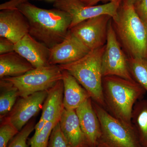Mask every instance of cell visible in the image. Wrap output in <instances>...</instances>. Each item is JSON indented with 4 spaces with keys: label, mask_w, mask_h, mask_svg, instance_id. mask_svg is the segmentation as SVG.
Listing matches in <instances>:
<instances>
[{
    "label": "cell",
    "mask_w": 147,
    "mask_h": 147,
    "mask_svg": "<svg viewBox=\"0 0 147 147\" xmlns=\"http://www.w3.org/2000/svg\"><path fill=\"white\" fill-rule=\"evenodd\" d=\"M59 122L58 121L48 122L41 131L38 133H34L29 140L30 147H48L52 130Z\"/></svg>",
    "instance_id": "cell-22"
},
{
    "label": "cell",
    "mask_w": 147,
    "mask_h": 147,
    "mask_svg": "<svg viewBox=\"0 0 147 147\" xmlns=\"http://www.w3.org/2000/svg\"><path fill=\"white\" fill-rule=\"evenodd\" d=\"M3 79V78H2ZM18 90L20 97L48 90L62 79V70L59 65L34 68L17 77L4 78Z\"/></svg>",
    "instance_id": "cell-6"
},
{
    "label": "cell",
    "mask_w": 147,
    "mask_h": 147,
    "mask_svg": "<svg viewBox=\"0 0 147 147\" xmlns=\"http://www.w3.org/2000/svg\"><path fill=\"white\" fill-rule=\"evenodd\" d=\"M65 109L76 110L85 100L91 97L86 90L68 71L62 70Z\"/></svg>",
    "instance_id": "cell-17"
},
{
    "label": "cell",
    "mask_w": 147,
    "mask_h": 147,
    "mask_svg": "<svg viewBox=\"0 0 147 147\" xmlns=\"http://www.w3.org/2000/svg\"><path fill=\"white\" fill-rule=\"evenodd\" d=\"M59 123L64 136L71 147H87L75 110L64 109Z\"/></svg>",
    "instance_id": "cell-16"
},
{
    "label": "cell",
    "mask_w": 147,
    "mask_h": 147,
    "mask_svg": "<svg viewBox=\"0 0 147 147\" xmlns=\"http://www.w3.org/2000/svg\"><path fill=\"white\" fill-rule=\"evenodd\" d=\"M134 6L136 13L147 26V0H138Z\"/></svg>",
    "instance_id": "cell-26"
},
{
    "label": "cell",
    "mask_w": 147,
    "mask_h": 147,
    "mask_svg": "<svg viewBox=\"0 0 147 147\" xmlns=\"http://www.w3.org/2000/svg\"><path fill=\"white\" fill-rule=\"evenodd\" d=\"M112 19L109 15H100L81 22L69 31L90 51L105 45Z\"/></svg>",
    "instance_id": "cell-9"
},
{
    "label": "cell",
    "mask_w": 147,
    "mask_h": 147,
    "mask_svg": "<svg viewBox=\"0 0 147 147\" xmlns=\"http://www.w3.org/2000/svg\"><path fill=\"white\" fill-rule=\"evenodd\" d=\"M0 117L1 120L10 113L19 96L18 90L5 79H1Z\"/></svg>",
    "instance_id": "cell-20"
},
{
    "label": "cell",
    "mask_w": 147,
    "mask_h": 147,
    "mask_svg": "<svg viewBox=\"0 0 147 147\" xmlns=\"http://www.w3.org/2000/svg\"><path fill=\"white\" fill-rule=\"evenodd\" d=\"M75 111L87 147H98L101 136V127L91 98L85 100Z\"/></svg>",
    "instance_id": "cell-12"
},
{
    "label": "cell",
    "mask_w": 147,
    "mask_h": 147,
    "mask_svg": "<svg viewBox=\"0 0 147 147\" xmlns=\"http://www.w3.org/2000/svg\"><path fill=\"white\" fill-rule=\"evenodd\" d=\"M0 127V147H7L19 131L14 125L6 120H2Z\"/></svg>",
    "instance_id": "cell-24"
},
{
    "label": "cell",
    "mask_w": 147,
    "mask_h": 147,
    "mask_svg": "<svg viewBox=\"0 0 147 147\" xmlns=\"http://www.w3.org/2000/svg\"><path fill=\"white\" fill-rule=\"evenodd\" d=\"M28 21L18 9L0 11V37L10 40L14 44L29 33Z\"/></svg>",
    "instance_id": "cell-13"
},
{
    "label": "cell",
    "mask_w": 147,
    "mask_h": 147,
    "mask_svg": "<svg viewBox=\"0 0 147 147\" xmlns=\"http://www.w3.org/2000/svg\"><path fill=\"white\" fill-rule=\"evenodd\" d=\"M48 147H71L61 130L59 122L52 130Z\"/></svg>",
    "instance_id": "cell-25"
},
{
    "label": "cell",
    "mask_w": 147,
    "mask_h": 147,
    "mask_svg": "<svg viewBox=\"0 0 147 147\" xmlns=\"http://www.w3.org/2000/svg\"><path fill=\"white\" fill-rule=\"evenodd\" d=\"M92 104L101 127L98 147H142L133 127L125 124L93 100Z\"/></svg>",
    "instance_id": "cell-5"
},
{
    "label": "cell",
    "mask_w": 147,
    "mask_h": 147,
    "mask_svg": "<svg viewBox=\"0 0 147 147\" xmlns=\"http://www.w3.org/2000/svg\"><path fill=\"white\" fill-rule=\"evenodd\" d=\"M15 44L6 38L0 37V55L6 54L14 51Z\"/></svg>",
    "instance_id": "cell-27"
},
{
    "label": "cell",
    "mask_w": 147,
    "mask_h": 147,
    "mask_svg": "<svg viewBox=\"0 0 147 147\" xmlns=\"http://www.w3.org/2000/svg\"><path fill=\"white\" fill-rule=\"evenodd\" d=\"M34 121H30L10 141L7 147H28L27 139L32 131L34 130Z\"/></svg>",
    "instance_id": "cell-23"
},
{
    "label": "cell",
    "mask_w": 147,
    "mask_h": 147,
    "mask_svg": "<svg viewBox=\"0 0 147 147\" xmlns=\"http://www.w3.org/2000/svg\"><path fill=\"white\" fill-rule=\"evenodd\" d=\"M14 51L26 59L34 68L50 65V48L29 34L15 43Z\"/></svg>",
    "instance_id": "cell-14"
},
{
    "label": "cell",
    "mask_w": 147,
    "mask_h": 147,
    "mask_svg": "<svg viewBox=\"0 0 147 147\" xmlns=\"http://www.w3.org/2000/svg\"><path fill=\"white\" fill-rule=\"evenodd\" d=\"M17 9L28 21L29 34L50 49L61 42L69 31L71 17L63 11L40 8L28 0L21 3Z\"/></svg>",
    "instance_id": "cell-1"
},
{
    "label": "cell",
    "mask_w": 147,
    "mask_h": 147,
    "mask_svg": "<svg viewBox=\"0 0 147 147\" xmlns=\"http://www.w3.org/2000/svg\"><path fill=\"white\" fill-rule=\"evenodd\" d=\"M128 63L132 78L147 92V59L129 57Z\"/></svg>",
    "instance_id": "cell-21"
},
{
    "label": "cell",
    "mask_w": 147,
    "mask_h": 147,
    "mask_svg": "<svg viewBox=\"0 0 147 147\" xmlns=\"http://www.w3.org/2000/svg\"><path fill=\"white\" fill-rule=\"evenodd\" d=\"M113 26L129 57L147 59V26L136 13L133 5L123 0Z\"/></svg>",
    "instance_id": "cell-3"
},
{
    "label": "cell",
    "mask_w": 147,
    "mask_h": 147,
    "mask_svg": "<svg viewBox=\"0 0 147 147\" xmlns=\"http://www.w3.org/2000/svg\"><path fill=\"white\" fill-rule=\"evenodd\" d=\"M80 1H82L84 2V3L86 2V1L88 0H80Z\"/></svg>",
    "instance_id": "cell-32"
},
{
    "label": "cell",
    "mask_w": 147,
    "mask_h": 147,
    "mask_svg": "<svg viewBox=\"0 0 147 147\" xmlns=\"http://www.w3.org/2000/svg\"><path fill=\"white\" fill-rule=\"evenodd\" d=\"M47 122L43 121L41 119H40L39 121L35 125L34 130L35 133H38L44 128V126H45V124Z\"/></svg>",
    "instance_id": "cell-29"
},
{
    "label": "cell",
    "mask_w": 147,
    "mask_h": 147,
    "mask_svg": "<svg viewBox=\"0 0 147 147\" xmlns=\"http://www.w3.org/2000/svg\"><path fill=\"white\" fill-rule=\"evenodd\" d=\"M25 0H10L8 2L1 4L0 5L1 10L5 9H17L20 4Z\"/></svg>",
    "instance_id": "cell-28"
},
{
    "label": "cell",
    "mask_w": 147,
    "mask_h": 147,
    "mask_svg": "<svg viewBox=\"0 0 147 147\" xmlns=\"http://www.w3.org/2000/svg\"><path fill=\"white\" fill-rule=\"evenodd\" d=\"M113 26L111 20L108 25L107 41L102 57V76L103 77L117 76L134 81L129 71L128 59L121 48Z\"/></svg>",
    "instance_id": "cell-8"
},
{
    "label": "cell",
    "mask_w": 147,
    "mask_h": 147,
    "mask_svg": "<svg viewBox=\"0 0 147 147\" xmlns=\"http://www.w3.org/2000/svg\"><path fill=\"white\" fill-rule=\"evenodd\" d=\"M90 51L69 30L65 38L50 49V65L71 63L80 59Z\"/></svg>",
    "instance_id": "cell-11"
},
{
    "label": "cell",
    "mask_w": 147,
    "mask_h": 147,
    "mask_svg": "<svg viewBox=\"0 0 147 147\" xmlns=\"http://www.w3.org/2000/svg\"><path fill=\"white\" fill-rule=\"evenodd\" d=\"M111 1L112 0H88L85 3L86 5L88 6L95 5L96 4L100 1Z\"/></svg>",
    "instance_id": "cell-30"
},
{
    "label": "cell",
    "mask_w": 147,
    "mask_h": 147,
    "mask_svg": "<svg viewBox=\"0 0 147 147\" xmlns=\"http://www.w3.org/2000/svg\"><path fill=\"white\" fill-rule=\"evenodd\" d=\"M34 68L15 51L0 55V78L17 77Z\"/></svg>",
    "instance_id": "cell-18"
},
{
    "label": "cell",
    "mask_w": 147,
    "mask_h": 147,
    "mask_svg": "<svg viewBox=\"0 0 147 147\" xmlns=\"http://www.w3.org/2000/svg\"><path fill=\"white\" fill-rule=\"evenodd\" d=\"M47 93V90L42 91L20 98L11 111L3 119L12 124L18 131H21L42 109Z\"/></svg>",
    "instance_id": "cell-10"
},
{
    "label": "cell",
    "mask_w": 147,
    "mask_h": 147,
    "mask_svg": "<svg viewBox=\"0 0 147 147\" xmlns=\"http://www.w3.org/2000/svg\"><path fill=\"white\" fill-rule=\"evenodd\" d=\"M105 45L90 50L80 59L59 65L62 70L68 71L88 92L92 100L105 108L102 94V59Z\"/></svg>",
    "instance_id": "cell-4"
},
{
    "label": "cell",
    "mask_w": 147,
    "mask_h": 147,
    "mask_svg": "<svg viewBox=\"0 0 147 147\" xmlns=\"http://www.w3.org/2000/svg\"><path fill=\"white\" fill-rule=\"evenodd\" d=\"M48 93L42 107L40 119L46 122L59 121L64 110L63 104L64 86L62 80L47 90Z\"/></svg>",
    "instance_id": "cell-15"
},
{
    "label": "cell",
    "mask_w": 147,
    "mask_h": 147,
    "mask_svg": "<svg viewBox=\"0 0 147 147\" xmlns=\"http://www.w3.org/2000/svg\"><path fill=\"white\" fill-rule=\"evenodd\" d=\"M138 0H127V2L129 3V4H132L134 5V4Z\"/></svg>",
    "instance_id": "cell-31"
},
{
    "label": "cell",
    "mask_w": 147,
    "mask_h": 147,
    "mask_svg": "<svg viewBox=\"0 0 147 147\" xmlns=\"http://www.w3.org/2000/svg\"><path fill=\"white\" fill-rule=\"evenodd\" d=\"M131 122L141 146L147 147V99L142 98L134 104Z\"/></svg>",
    "instance_id": "cell-19"
},
{
    "label": "cell",
    "mask_w": 147,
    "mask_h": 147,
    "mask_svg": "<svg viewBox=\"0 0 147 147\" xmlns=\"http://www.w3.org/2000/svg\"><path fill=\"white\" fill-rule=\"evenodd\" d=\"M102 89L106 110L125 124L133 127L132 110L146 94L144 89L135 81L115 76L103 77Z\"/></svg>",
    "instance_id": "cell-2"
},
{
    "label": "cell",
    "mask_w": 147,
    "mask_h": 147,
    "mask_svg": "<svg viewBox=\"0 0 147 147\" xmlns=\"http://www.w3.org/2000/svg\"><path fill=\"white\" fill-rule=\"evenodd\" d=\"M123 0H112L100 5L88 6L80 0H56L53 6L68 13L71 17L69 30L81 22L102 15H108L112 19L117 16Z\"/></svg>",
    "instance_id": "cell-7"
}]
</instances>
